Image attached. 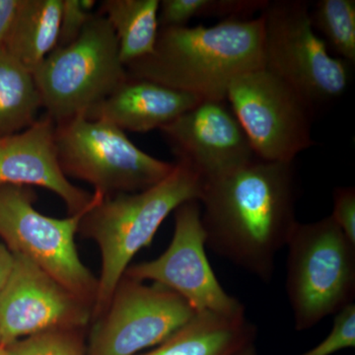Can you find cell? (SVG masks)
<instances>
[{"label":"cell","instance_id":"cell-24","mask_svg":"<svg viewBox=\"0 0 355 355\" xmlns=\"http://www.w3.org/2000/svg\"><path fill=\"white\" fill-rule=\"evenodd\" d=\"M331 217L345 237L355 245L354 187H338L335 189Z\"/></svg>","mask_w":355,"mask_h":355},{"label":"cell","instance_id":"cell-12","mask_svg":"<svg viewBox=\"0 0 355 355\" xmlns=\"http://www.w3.org/2000/svg\"><path fill=\"white\" fill-rule=\"evenodd\" d=\"M0 291L1 347L60 329H84L93 307L21 254Z\"/></svg>","mask_w":355,"mask_h":355},{"label":"cell","instance_id":"cell-10","mask_svg":"<svg viewBox=\"0 0 355 355\" xmlns=\"http://www.w3.org/2000/svg\"><path fill=\"white\" fill-rule=\"evenodd\" d=\"M195 314L174 291L123 275L106 309L93 320L86 355H137L165 342Z\"/></svg>","mask_w":355,"mask_h":355},{"label":"cell","instance_id":"cell-2","mask_svg":"<svg viewBox=\"0 0 355 355\" xmlns=\"http://www.w3.org/2000/svg\"><path fill=\"white\" fill-rule=\"evenodd\" d=\"M263 67V26L259 16L212 26L160 28L153 53L125 69L128 78L221 101L236 77Z\"/></svg>","mask_w":355,"mask_h":355},{"label":"cell","instance_id":"cell-5","mask_svg":"<svg viewBox=\"0 0 355 355\" xmlns=\"http://www.w3.org/2000/svg\"><path fill=\"white\" fill-rule=\"evenodd\" d=\"M33 76L55 123L87 113L128 79L116 35L98 12L76 41L57 46Z\"/></svg>","mask_w":355,"mask_h":355},{"label":"cell","instance_id":"cell-26","mask_svg":"<svg viewBox=\"0 0 355 355\" xmlns=\"http://www.w3.org/2000/svg\"><path fill=\"white\" fill-rule=\"evenodd\" d=\"M14 265V254L6 244L0 242V291L6 286Z\"/></svg>","mask_w":355,"mask_h":355},{"label":"cell","instance_id":"cell-20","mask_svg":"<svg viewBox=\"0 0 355 355\" xmlns=\"http://www.w3.org/2000/svg\"><path fill=\"white\" fill-rule=\"evenodd\" d=\"M311 14L313 27L347 64L355 62L354 0H320Z\"/></svg>","mask_w":355,"mask_h":355},{"label":"cell","instance_id":"cell-16","mask_svg":"<svg viewBox=\"0 0 355 355\" xmlns=\"http://www.w3.org/2000/svg\"><path fill=\"white\" fill-rule=\"evenodd\" d=\"M256 336L245 312H198L165 342L140 355H236Z\"/></svg>","mask_w":355,"mask_h":355},{"label":"cell","instance_id":"cell-15","mask_svg":"<svg viewBox=\"0 0 355 355\" xmlns=\"http://www.w3.org/2000/svg\"><path fill=\"white\" fill-rule=\"evenodd\" d=\"M202 101L197 95L163 84L128 78L84 116L108 121L123 132H147L161 130Z\"/></svg>","mask_w":355,"mask_h":355},{"label":"cell","instance_id":"cell-18","mask_svg":"<svg viewBox=\"0 0 355 355\" xmlns=\"http://www.w3.org/2000/svg\"><path fill=\"white\" fill-rule=\"evenodd\" d=\"M159 4V0L102 1L98 13L113 29L125 67L153 53L160 30Z\"/></svg>","mask_w":355,"mask_h":355},{"label":"cell","instance_id":"cell-23","mask_svg":"<svg viewBox=\"0 0 355 355\" xmlns=\"http://www.w3.org/2000/svg\"><path fill=\"white\" fill-rule=\"evenodd\" d=\"M95 0H62L57 46H65L78 38L94 15Z\"/></svg>","mask_w":355,"mask_h":355},{"label":"cell","instance_id":"cell-21","mask_svg":"<svg viewBox=\"0 0 355 355\" xmlns=\"http://www.w3.org/2000/svg\"><path fill=\"white\" fill-rule=\"evenodd\" d=\"M83 329H60L28 336L6 347L9 355H86Z\"/></svg>","mask_w":355,"mask_h":355},{"label":"cell","instance_id":"cell-9","mask_svg":"<svg viewBox=\"0 0 355 355\" xmlns=\"http://www.w3.org/2000/svg\"><path fill=\"white\" fill-rule=\"evenodd\" d=\"M254 155L273 162H294L314 146V110L282 78L260 67L236 77L226 94Z\"/></svg>","mask_w":355,"mask_h":355},{"label":"cell","instance_id":"cell-14","mask_svg":"<svg viewBox=\"0 0 355 355\" xmlns=\"http://www.w3.org/2000/svg\"><path fill=\"white\" fill-rule=\"evenodd\" d=\"M55 121L48 114L29 128L0 139V186L46 189L57 195L69 216L87 211L102 196L74 186L58 160Z\"/></svg>","mask_w":355,"mask_h":355},{"label":"cell","instance_id":"cell-25","mask_svg":"<svg viewBox=\"0 0 355 355\" xmlns=\"http://www.w3.org/2000/svg\"><path fill=\"white\" fill-rule=\"evenodd\" d=\"M18 4L19 0H0V51L4 49Z\"/></svg>","mask_w":355,"mask_h":355},{"label":"cell","instance_id":"cell-17","mask_svg":"<svg viewBox=\"0 0 355 355\" xmlns=\"http://www.w3.org/2000/svg\"><path fill=\"white\" fill-rule=\"evenodd\" d=\"M62 0H19L4 50L34 73L57 48Z\"/></svg>","mask_w":355,"mask_h":355},{"label":"cell","instance_id":"cell-8","mask_svg":"<svg viewBox=\"0 0 355 355\" xmlns=\"http://www.w3.org/2000/svg\"><path fill=\"white\" fill-rule=\"evenodd\" d=\"M36 202L34 188L0 186V237L13 254L33 261L94 307L98 279L80 260L76 244L86 211L55 218L39 212Z\"/></svg>","mask_w":355,"mask_h":355},{"label":"cell","instance_id":"cell-19","mask_svg":"<svg viewBox=\"0 0 355 355\" xmlns=\"http://www.w3.org/2000/svg\"><path fill=\"white\" fill-rule=\"evenodd\" d=\"M43 108L32 72L6 50L0 51V139L22 132Z\"/></svg>","mask_w":355,"mask_h":355},{"label":"cell","instance_id":"cell-4","mask_svg":"<svg viewBox=\"0 0 355 355\" xmlns=\"http://www.w3.org/2000/svg\"><path fill=\"white\" fill-rule=\"evenodd\" d=\"M286 248V292L296 330H309L354 304L355 245L331 216L298 222Z\"/></svg>","mask_w":355,"mask_h":355},{"label":"cell","instance_id":"cell-3","mask_svg":"<svg viewBox=\"0 0 355 355\" xmlns=\"http://www.w3.org/2000/svg\"><path fill=\"white\" fill-rule=\"evenodd\" d=\"M202 178L175 163L160 183L137 193L103 198L81 218L78 234L92 240L101 254V273L92 321L104 312L133 257L153 242L159 227L184 202L200 200Z\"/></svg>","mask_w":355,"mask_h":355},{"label":"cell","instance_id":"cell-27","mask_svg":"<svg viewBox=\"0 0 355 355\" xmlns=\"http://www.w3.org/2000/svg\"><path fill=\"white\" fill-rule=\"evenodd\" d=\"M236 355H257V349L256 347H254V343L248 345V347L243 349L241 352H238Z\"/></svg>","mask_w":355,"mask_h":355},{"label":"cell","instance_id":"cell-30","mask_svg":"<svg viewBox=\"0 0 355 355\" xmlns=\"http://www.w3.org/2000/svg\"><path fill=\"white\" fill-rule=\"evenodd\" d=\"M8 355H9V354H8Z\"/></svg>","mask_w":355,"mask_h":355},{"label":"cell","instance_id":"cell-7","mask_svg":"<svg viewBox=\"0 0 355 355\" xmlns=\"http://www.w3.org/2000/svg\"><path fill=\"white\" fill-rule=\"evenodd\" d=\"M55 144L67 177L90 184L103 198L147 190L175 167L142 151L113 123L84 114L57 123Z\"/></svg>","mask_w":355,"mask_h":355},{"label":"cell","instance_id":"cell-13","mask_svg":"<svg viewBox=\"0 0 355 355\" xmlns=\"http://www.w3.org/2000/svg\"><path fill=\"white\" fill-rule=\"evenodd\" d=\"M160 130L178 162L190 166L203 181L257 157L226 100H203Z\"/></svg>","mask_w":355,"mask_h":355},{"label":"cell","instance_id":"cell-1","mask_svg":"<svg viewBox=\"0 0 355 355\" xmlns=\"http://www.w3.org/2000/svg\"><path fill=\"white\" fill-rule=\"evenodd\" d=\"M293 164L254 157L203 181L198 200L207 247L263 282L298 223Z\"/></svg>","mask_w":355,"mask_h":355},{"label":"cell","instance_id":"cell-11","mask_svg":"<svg viewBox=\"0 0 355 355\" xmlns=\"http://www.w3.org/2000/svg\"><path fill=\"white\" fill-rule=\"evenodd\" d=\"M174 214V234L164 253L153 261L128 266L123 275L174 291L196 313L245 312L242 303L219 284L210 266L205 253L207 238L200 202L188 200L177 207Z\"/></svg>","mask_w":355,"mask_h":355},{"label":"cell","instance_id":"cell-22","mask_svg":"<svg viewBox=\"0 0 355 355\" xmlns=\"http://www.w3.org/2000/svg\"><path fill=\"white\" fill-rule=\"evenodd\" d=\"M355 347V305L335 315L333 328L321 343L300 355H331Z\"/></svg>","mask_w":355,"mask_h":355},{"label":"cell","instance_id":"cell-28","mask_svg":"<svg viewBox=\"0 0 355 355\" xmlns=\"http://www.w3.org/2000/svg\"><path fill=\"white\" fill-rule=\"evenodd\" d=\"M0 355H8V349H7V347L0 345Z\"/></svg>","mask_w":355,"mask_h":355},{"label":"cell","instance_id":"cell-6","mask_svg":"<svg viewBox=\"0 0 355 355\" xmlns=\"http://www.w3.org/2000/svg\"><path fill=\"white\" fill-rule=\"evenodd\" d=\"M309 4L268 1L261 11L263 67L293 88L316 111L342 97L349 87V64L335 58L315 31Z\"/></svg>","mask_w":355,"mask_h":355},{"label":"cell","instance_id":"cell-29","mask_svg":"<svg viewBox=\"0 0 355 355\" xmlns=\"http://www.w3.org/2000/svg\"><path fill=\"white\" fill-rule=\"evenodd\" d=\"M0 345H1V335H0Z\"/></svg>","mask_w":355,"mask_h":355}]
</instances>
